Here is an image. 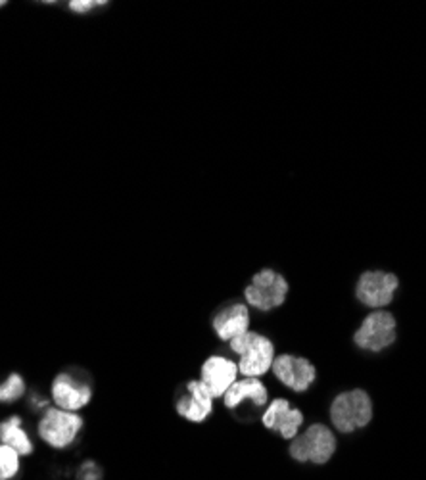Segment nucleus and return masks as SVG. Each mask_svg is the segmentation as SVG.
Instances as JSON below:
<instances>
[{"label":"nucleus","instance_id":"f257e3e1","mask_svg":"<svg viewBox=\"0 0 426 480\" xmlns=\"http://www.w3.org/2000/svg\"><path fill=\"white\" fill-rule=\"evenodd\" d=\"M85 426V419L81 413L65 411L51 406L43 411L37 425L39 438L53 450H68L79 438Z\"/></svg>","mask_w":426,"mask_h":480},{"label":"nucleus","instance_id":"f03ea898","mask_svg":"<svg viewBox=\"0 0 426 480\" xmlns=\"http://www.w3.org/2000/svg\"><path fill=\"white\" fill-rule=\"evenodd\" d=\"M231 350L240 358L238 373L244 377L261 378L267 375L275 361V344L259 333L248 330L228 342Z\"/></svg>","mask_w":426,"mask_h":480},{"label":"nucleus","instance_id":"7ed1b4c3","mask_svg":"<svg viewBox=\"0 0 426 480\" xmlns=\"http://www.w3.org/2000/svg\"><path fill=\"white\" fill-rule=\"evenodd\" d=\"M373 419V402L365 390H348L338 394L331 406V421L338 433L350 435L363 428Z\"/></svg>","mask_w":426,"mask_h":480},{"label":"nucleus","instance_id":"20e7f679","mask_svg":"<svg viewBox=\"0 0 426 480\" xmlns=\"http://www.w3.org/2000/svg\"><path fill=\"white\" fill-rule=\"evenodd\" d=\"M92 396L91 378L81 369H65L53 378L51 400L60 409L79 413L92 402Z\"/></svg>","mask_w":426,"mask_h":480},{"label":"nucleus","instance_id":"39448f33","mask_svg":"<svg viewBox=\"0 0 426 480\" xmlns=\"http://www.w3.org/2000/svg\"><path fill=\"white\" fill-rule=\"evenodd\" d=\"M290 457L298 463H314V465H324L336 452V436L333 430L315 423L307 426L302 435L290 440Z\"/></svg>","mask_w":426,"mask_h":480},{"label":"nucleus","instance_id":"423d86ee","mask_svg":"<svg viewBox=\"0 0 426 480\" xmlns=\"http://www.w3.org/2000/svg\"><path fill=\"white\" fill-rule=\"evenodd\" d=\"M288 283L286 279L275 269H261L252 277V283L244 289L246 306L259 311H271L286 302Z\"/></svg>","mask_w":426,"mask_h":480},{"label":"nucleus","instance_id":"0eeeda50","mask_svg":"<svg viewBox=\"0 0 426 480\" xmlns=\"http://www.w3.org/2000/svg\"><path fill=\"white\" fill-rule=\"evenodd\" d=\"M398 323L390 311L376 309L363 319L357 328L353 342L367 352H382L384 348L396 342Z\"/></svg>","mask_w":426,"mask_h":480},{"label":"nucleus","instance_id":"6e6552de","mask_svg":"<svg viewBox=\"0 0 426 480\" xmlns=\"http://www.w3.org/2000/svg\"><path fill=\"white\" fill-rule=\"evenodd\" d=\"M400 280L394 273L365 271L357 280L355 296L363 306L381 309L394 300Z\"/></svg>","mask_w":426,"mask_h":480},{"label":"nucleus","instance_id":"1a4fd4ad","mask_svg":"<svg viewBox=\"0 0 426 480\" xmlns=\"http://www.w3.org/2000/svg\"><path fill=\"white\" fill-rule=\"evenodd\" d=\"M271 371L285 387H288L294 392H305L317 378V371L314 367V363L305 358L292 356V354L276 356Z\"/></svg>","mask_w":426,"mask_h":480},{"label":"nucleus","instance_id":"9d476101","mask_svg":"<svg viewBox=\"0 0 426 480\" xmlns=\"http://www.w3.org/2000/svg\"><path fill=\"white\" fill-rule=\"evenodd\" d=\"M238 363L225 356H211L204 361L200 380L211 394V398L216 400L223 398L225 392L238 380Z\"/></svg>","mask_w":426,"mask_h":480},{"label":"nucleus","instance_id":"9b49d317","mask_svg":"<svg viewBox=\"0 0 426 480\" xmlns=\"http://www.w3.org/2000/svg\"><path fill=\"white\" fill-rule=\"evenodd\" d=\"M261 423H264L266 428L281 435L285 440H294L298 436L300 426L304 425V413L292 407L288 400L276 398L267 406L264 416H261Z\"/></svg>","mask_w":426,"mask_h":480},{"label":"nucleus","instance_id":"f8f14e48","mask_svg":"<svg viewBox=\"0 0 426 480\" xmlns=\"http://www.w3.org/2000/svg\"><path fill=\"white\" fill-rule=\"evenodd\" d=\"M175 407L189 423H204L213 413V398L202 380H189L185 394L177 400Z\"/></svg>","mask_w":426,"mask_h":480},{"label":"nucleus","instance_id":"ddd939ff","mask_svg":"<svg viewBox=\"0 0 426 480\" xmlns=\"http://www.w3.org/2000/svg\"><path fill=\"white\" fill-rule=\"evenodd\" d=\"M211 327L223 342H231L233 338L248 333L250 330V309L246 304H228L221 308L211 319Z\"/></svg>","mask_w":426,"mask_h":480},{"label":"nucleus","instance_id":"4468645a","mask_svg":"<svg viewBox=\"0 0 426 480\" xmlns=\"http://www.w3.org/2000/svg\"><path fill=\"white\" fill-rule=\"evenodd\" d=\"M269 392L267 387L261 383V378L244 377L228 388L223 396V404L227 409H237L242 402H252L254 407H264L267 406Z\"/></svg>","mask_w":426,"mask_h":480},{"label":"nucleus","instance_id":"2eb2a0df","mask_svg":"<svg viewBox=\"0 0 426 480\" xmlns=\"http://www.w3.org/2000/svg\"><path fill=\"white\" fill-rule=\"evenodd\" d=\"M24 419L20 416H10L8 419L0 421V444L8 446L14 452H18L20 457H27L35 452L31 436L24 430Z\"/></svg>","mask_w":426,"mask_h":480},{"label":"nucleus","instance_id":"dca6fc26","mask_svg":"<svg viewBox=\"0 0 426 480\" xmlns=\"http://www.w3.org/2000/svg\"><path fill=\"white\" fill-rule=\"evenodd\" d=\"M27 385L20 373H10L5 383H0V404H14L24 398Z\"/></svg>","mask_w":426,"mask_h":480},{"label":"nucleus","instance_id":"f3484780","mask_svg":"<svg viewBox=\"0 0 426 480\" xmlns=\"http://www.w3.org/2000/svg\"><path fill=\"white\" fill-rule=\"evenodd\" d=\"M20 473V454L0 444V480H14Z\"/></svg>","mask_w":426,"mask_h":480},{"label":"nucleus","instance_id":"a211bd4d","mask_svg":"<svg viewBox=\"0 0 426 480\" xmlns=\"http://www.w3.org/2000/svg\"><path fill=\"white\" fill-rule=\"evenodd\" d=\"M102 476H104V471L96 461L81 463L77 469V480H102Z\"/></svg>","mask_w":426,"mask_h":480},{"label":"nucleus","instance_id":"6ab92c4d","mask_svg":"<svg viewBox=\"0 0 426 480\" xmlns=\"http://www.w3.org/2000/svg\"><path fill=\"white\" fill-rule=\"evenodd\" d=\"M108 6L106 0H72V3L68 5L70 12L73 14H91L98 8H104Z\"/></svg>","mask_w":426,"mask_h":480},{"label":"nucleus","instance_id":"aec40b11","mask_svg":"<svg viewBox=\"0 0 426 480\" xmlns=\"http://www.w3.org/2000/svg\"><path fill=\"white\" fill-rule=\"evenodd\" d=\"M5 6H8L6 0H0V8H5Z\"/></svg>","mask_w":426,"mask_h":480}]
</instances>
